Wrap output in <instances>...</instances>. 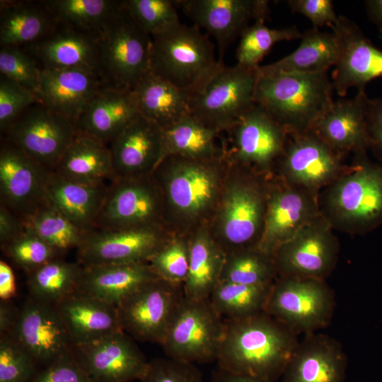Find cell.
Here are the masks:
<instances>
[{
    "label": "cell",
    "mask_w": 382,
    "mask_h": 382,
    "mask_svg": "<svg viewBox=\"0 0 382 382\" xmlns=\"http://www.w3.org/2000/svg\"><path fill=\"white\" fill-rule=\"evenodd\" d=\"M298 343L294 332L265 311L224 320L216 361L228 372L274 382L282 377Z\"/></svg>",
    "instance_id": "1"
},
{
    "label": "cell",
    "mask_w": 382,
    "mask_h": 382,
    "mask_svg": "<svg viewBox=\"0 0 382 382\" xmlns=\"http://www.w3.org/2000/svg\"><path fill=\"white\" fill-rule=\"evenodd\" d=\"M334 91L328 71L300 74L258 70L255 101L287 133L294 135L311 130L334 101Z\"/></svg>",
    "instance_id": "2"
},
{
    "label": "cell",
    "mask_w": 382,
    "mask_h": 382,
    "mask_svg": "<svg viewBox=\"0 0 382 382\" xmlns=\"http://www.w3.org/2000/svg\"><path fill=\"white\" fill-rule=\"evenodd\" d=\"M224 64L212 40L195 25L180 22L151 36L150 71L192 96Z\"/></svg>",
    "instance_id": "3"
},
{
    "label": "cell",
    "mask_w": 382,
    "mask_h": 382,
    "mask_svg": "<svg viewBox=\"0 0 382 382\" xmlns=\"http://www.w3.org/2000/svg\"><path fill=\"white\" fill-rule=\"evenodd\" d=\"M151 36L124 1L98 33V71L105 87L133 91L150 71Z\"/></svg>",
    "instance_id": "4"
},
{
    "label": "cell",
    "mask_w": 382,
    "mask_h": 382,
    "mask_svg": "<svg viewBox=\"0 0 382 382\" xmlns=\"http://www.w3.org/2000/svg\"><path fill=\"white\" fill-rule=\"evenodd\" d=\"M217 160L166 157L152 173L164 207L186 221H195L207 213L219 194Z\"/></svg>",
    "instance_id": "5"
},
{
    "label": "cell",
    "mask_w": 382,
    "mask_h": 382,
    "mask_svg": "<svg viewBox=\"0 0 382 382\" xmlns=\"http://www.w3.org/2000/svg\"><path fill=\"white\" fill-rule=\"evenodd\" d=\"M258 67L222 64L192 96L191 115L218 132L231 128L255 104Z\"/></svg>",
    "instance_id": "6"
},
{
    "label": "cell",
    "mask_w": 382,
    "mask_h": 382,
    "mask_svg": "<svg viewBox=\"0 0 382 382\" xmlns=\"http://www.w3.org/2000/svg\"><path fill=\"white\" fill-rule=\"evenodd\" d=\"M224 320L209 299L184 297L161 343L166 357L190 364L216 361Z\"/></svg>",
    "instance_id": "7"
},
{
    "label": "cell",
    "mask_w": 382,
    "mask_h": 382,
    "mask_svg": "<svg viewBox=\"0 0 382 382\" xmlns=\"http://www.w3.org/2000/svg\"><path fill=\"white\" fill-rule=\"evenodd\" d=\"M334 294L323 279L280 278L272 286L265 312L295 334L306 335L330 322Z\"/></svg>",
    "instance_id": "8"
},
{
    "label": "cell",
    "mask_w": 382,
    "mask_h": 382,
    "mask_svg": "<svg viewBox=\"0 0 382 382\" xmlns=\"http://www.w3.org/2000/svg\"><path fill=\"white\" fill-rule=\"evenodd\" d=\"M164 205L152 174L115 178L108 185L96 228L160 227Z\"/></svg>",
    "instance_id": "9"
},
{
    "label": "cell",
    "mask_w": 382,
    "mask_h": 382,
    "mask_svg": "<svg viewBox=\"0 0 382 382\" xmlns=\"http://www.w3.org/2000/svg\"><path fill=\"white\" fill-rule=\"evenodd\" d=\"M183 288L157 278L117 307L123 331L132 338L161 345L184 299Z\"/></svg>",
    "instance_id": "10"
},
{
    "label": "cell",
    "mask_w": 382,
    "mask_h": 382,
    "mask_svg": "<svg viewBox=\"0 0 382 382\" xmlns=\"http://www.w3.org/2000/svg\"><path fill=\"white\" fill-rule=\"evenodd\" d=\"M76 134L72 120L37 103L16 120L3 138L53 171Z\"/></svg>",
    "instance_id": "11"
},
{
    "label": "cell",
    "mask_w": 382,
    "mask_h": 382,
    "mask_svg": "<svg viewBox=\"0 0 382 382\" xmlns=\"http://www.w3.org/2000/svg\"><path fill=\"white\" fill-rule=\"evenodd\" d=\"M168 240L160 227L95 228L77 249L78 262L83 267L148 262Z\"/></svg>",
    "instance_id": "12"
},
{
    "label": "cell",
    "mask_w": 382,
    "mask_h": 382,
    "mask_svg": "<svg viewBox=\"0 0 382 382\" xmlns=\"http://www.w3.org/2000/svg\"><path fill=\"white\" fill-rule=\"evenodd\" d=\"M328 206L343 224L372 227L382 219V165L363 161L330 190Z\"/></svg>",
    "instance_id": "13"
},
{
    "label": "cell",
    "mask_w": 382,
    "mask_h": 382,
    "mask_svg": "<svg viewBox=\"0 0 382 382\" xmlns=\"http://www.w3.org/2000/svg\"><path fill=\"white\" fill-rule=\"evenodd\" d=\"M337 42V57L332 74L336 93L345 97L351 88L364 91L371 80L382 76V50L359 26L343 16L331 27Z\"/></svg>",
    "instance_id": "14"
},
{
    "label": "cell",
    "mask_w": 382,
    "mask_h": 382,
    "mask_svg": "<svg viewBox=\"0 0 382 382\" xmlns=\"http://www.w3.org/2000/svg\"><path fill=\"white\" fill-rule=\"evenodd\" d=\"M178 7L201 30L216 40L219 60L228 47L250 25L251 21L267 19L266 0H180Z\"/></svg>",
    "instance_id": "15"
},
{
    "label": "cell",
    "mask_w": 382,
    "mask_h": 382,
    "mask_svg": "<svg viewBox=\"0 0 382 382\" xmlns=\"http://www.w3.org/2000/svg\"><path fill=\"white\" fill-rule=\"evenodd\" d=\"M50 172L3 138L0 147L1 204L24 220L43 204Z\"/></svg>",
    "instance_id": "16"
},
{
    "label": "cell",
    "mask_w": 382,
    "mask_h": 382,
    "mask_svg": "<svg viewBox=\"0 0 382 382\" xmlns=\"http://www.w3.org/2000/svg\"><path fill=\"white\" fill-rule=\"evenodd\" d=\"M336 255L328 223L317 217L281 245L273 259L282 278L323 279L332 270Z\"/></svg>",
    "instance_id": "17"
},
{
    "label": "cell",
    "mask_w": 382,
    "mask_h": 382,
    "mask_svg": "<svg viewBox=\"0 0 382 382\" xmlns=\"http://www.w3.org/2000/svg\"><path fill=\"white\" fill-rule=\"evenodd\" d=\"M73 353L93 382L141 381L149 363L125 332L74 347Z\"/></svg>",
    "instance_id": "18"
},
{
    "label": "cell",
    "mask_w": 382,
    "mask_h": 382,
    "mask_svg": "<svg viewBox=\"0 0 382 382\" xmlns=\"http://www.w3.org/2000/svg\"><path fill=\"white\" fill-rule=\"evenodd\" d=\"M11 335L43 366L74 347L55 306L32 297L19 309Z\"/></svg>",
    "instance_id": "19"
},
{
    "label": "cell",
    "mask_w": 382,
    "mask_h": 382,
    "mask_svg": "<svg viewBox=\"0 0 382 382\" xmlns=\"http://www.w3.org/2000/svg\"><path fill=\"white\" fill-rule=\"evenodd\" d=\"M264 198L259 189L244 181L227 187L219 215V238L215 240L228 254L250 248L265 214Z\"/></svg>",
    "instance_id": "20"
},
{
    "label": "cell",
    "mask_w": 382,
    "mask_h": 382,
    "mask_svg": "<svg viewBox=\"0 0 382 382\" xmlns=\"http://www.w3.org/2000/svg\"><path fill=\"white\" fill-rule=\"evenodd\" d=\"M108 146L114 178L149 175L164 158L163 129L139 114Z\"/></svg>",
    "instance_id": "21"
},
{
    "label": "cell",
    "mask_w": 382,
    "mask_h": 382,
    "mask_svg": "<svg viewBox=\"0 0 382 382\" xmlns=\"http://www.w3.org/2000/svg\"><path fill=\"white\" fill-rule=\"evenodd\" d=\"M316 218V204L304 192L294 188L274 192L266 205L262 231L254 248L273 257Z\"/></svg>",
    "instance_id": "22"
},
{
    "label": "cell",
    "mask_w": 382,
    "mask_h": 382,
    "mask_svg": "<svg viewBox=\"0 0 382 382\" xmlns=\"http://www.w3.org/2000/svg\"><path fill=\"white\" fill-rule=\"evenodd\" d=\"M228 129L233 158L241 163L265 166L282 155L286 146V129L257 103Z\"/></svg>",
    "instance_id": "23"
},
{
    "label": "cell",
    "mask_w": 382,
    "mask_h": 382,
    "mask_svg": "<svg viewBox=\"0 0 382 382\" xmlns=\"http://www.w3.org/2000/svg\"><path fill=\"white\" fill-rule=\"evenodd\" d=\"M347 360L334 339L314 332L299 342L282 382H345Z\"/></svg>",
    "instance_id": "24"
},
{
    "label": "cell",
    "mask_w": 382,
    "mask_h": 382,
    "mask_svg": "<svg viewBox=\"0 0 382 382\" xmlns=\"http://www.w3.org/2000/svg\"><path fill=\"white\" fill-rule=\"evenodd\" d=\"M105 87L100 76L80 69H41L37 96L44 105L74 122Z\"/></svg>",
    "instance_id": "25"
},
{
    "label": "cell",
    "mask_w": 382,
    "mask_h": 382,
    "mask_svg": "<svg viewBox=\"0 0 382 382\" xmlns=\"http://www.w3.org/2000/svg\"><path fill=\"white\" fill-rule=\"evenodd\" d=\"M54 306L74 347L124 332L117 308L77 289Z\"/></svg>",
    "instance_id": "26"
},
{
    "label": "cell",
    "mask_w": 382,
    "mask_h": 382,
    "mask_svg": "<svg viewBox=\"0 0 382 382\" xmlns=\"http://www.w3.org/2000/svg\"><path fill=\"white\" fill-rule=\"evenodd\" d=\"M58 25L50 35L27 47L37 64L41 69H80L99 76L98 34Z\"/></svg>",
    "instance_id": "27"
},
{
    "label": "cell",
    "mask_w": 382,
    "mask_h": 382,
    "mask_svg": "<svg viewBox=\"0 0 382 382\" xmlns=\"http://www.w3.org/2000/svg\"><path fill=\"white\" fill-rule=\"evenodd\" d=\"M139 115L131 90L103 87L74 122L77 133L108 144Z\"/></svg>",
    "instance_id": "28"
},
{
    "label": "cell",
    "mask_w": 382,
    "mask_h": 382,
    "mask_svg": "<svg viewBox=\"0 0 382 382\" xmlns=\"http://www.w3.org/2000/svg\"><path fill=\"white\" fill-rule=\"evenodd\" d=\"M284 172L295 184L318 187L339 169L338 154L313 131L294 134L282 154Z\"/></svg>",
    "instance_id": "29"
},
{
    "label": "cell",
    "mask_w": 382,
    "mask_h": 382,
    "mask_svg": "<svg viewBox=\"0 0 382 382\" xmlns=\"http://www.w3.org/2000/svg\"><path fill=\"white\" fill-rule=\"evenodd\" d=\"M365 91L351 99L334 100L316 120L311 131L336 154L364 150L368 146Z\"/></svg>",
    "instance_id": "30"
},
{
    "label": "cell",
    "mask_w": 382,
    "mask_h": 382,
    "mask_svg": "<svg viewBox=\"0 0 382 382\" xmlns=\"http://www.w3.org/2000/svg\"><path fill=\"white\" fill-rule=\"evenodd\" d=\"M157 278L149 262L83 267L77 290L117 308Z\"/></svg>",
    "instance_id": "31"
},
{
    "label": "cell",
    "mask_w": 382,
    "mask_h": 382,
    "mask_svg": "<svg viewBox=\"0 0 382 382\" xmlns=\"http://www.w3.org/2000/svg\"><path fill=\"white\" fill-rule=\"evenodd\" d=\"M108 185H83L51 171L45 187L43 203L86 233L96 228Z\"/></svg>",
    "instance_id": "32"
},
{
    "label": "cell",
    "mask_w": 382,
    "mask_h": 382,
    "mask_svg": "<svg viewBox=\"0 0 382 382\" xmlns=\"http://www.w3.org/2000/svg\"><path fill=\"white\" fill-rule=\"evenodd\" d=\"M53 172L69 180L91 186L107 185L114 178L108 145L77 132Z\"/></svg>",
    "instance_id": "33"
},
{
    "label": "cell",
    "mask_w": 382,
    "mask_h": 382,
    "mask_svg": "<svg viewBox=\"0 0 382 382\" xmlns=\"http://www.w3.org/2000/svg\"><path fill=\"white\" fill-rule=\"evenodd\" d=\"M58 25L41 1H1L0 45L28 47Z\"/></svg>",
    "instance_id": "34"
},
{
    "label": "cell",
    "mask_w": 382,
    "mask_h": 382,
    "mask_svg": "<svg viewBox=\"0 0 382 382\" xmlns=\"http://www.w3.org/2000/svg\"><path fill=\"white\" fill-rule=\"evenodd\" d=\"M139 114L163 129L191 114L192 95L150 71L133 90Z\"/></svg>",
    "instance_id": "35"
},
{
    "label": "cell",
    "mask_w": 382,
    "mask_h": 382,
    "mask_svg": "<svg viewBox=\"0 0 382 382\" xmlns=\"http://www.w3.org/2000/svg\"><path fill=\"white\" fill-rule=\"evenodd\" d=\"M296 50L258 70L267 73L313 74L328 71L337 57V42L335 34L312 28L303 33Z\"/></svg>",
    "instance_id": "36"
},
{
    "label": "cell",
    "mask_w": 382,
    "mask_h": 382,
    "mask_svg": "<svg viewBox=\"0 0 382 382\" xmlns=\"http://www.w3.org/2000/svg\"><path fill=\"white\" fill-rule=\"evenodd\" d=\"M190 261L183 284L185 298L207 300L220 281L226 253L207 231L197 233L189 241Z\"/></svg>",
    "instance_id": "37"
},
{
    "label": "cell",
    "mask_w": 382,
    "mask_h": 382,
    "mask_svg": "<svg viewBox=\"0 0 382 382\" xmlns=\"http://www.w3.org/2000/svg\"><path fill=\"white\" fill-rule=\"evenodd\" d=\"M218 133L190 114L163 129V159L169 156L196 160L218 158Z\"/></svg>",
    "instance_id": "38"
},
{
    "label": "cell",
    "mask_w": 382,
    "mask_h": 382,
    "mask_svg": "<svg viewBox=\"0 0 382 382\" xmlns=\"http://www.w3.org/2000/svg\"><path fill=\"white\" fill-rule=\"evenodd\" d=\"M83 267L57 257L28 273V286L31 297L39 301L56 305L75 291Z\"/></svg>",
    "instance_id": "39"
},
{
    "label": "cell",
    "mask_w": 382,
    "mask_h": 382,
    "mask_svg": "<svg viewBox=\"0 0 382 382\" xmlns=\"http://www.w3.org/2000/svg\"><path fill=\"white\" fill-rule=\"evenodd\" d=\"M41 2L58 24L96 34L122 4V1L112 0H49Z\"/></svg>",
    "instance_id": "40"
},
{
    "label": "cell",
    "mask_w": 382,
    "mask_h": 382,
    "mask_svg": "<svg viewBox=\"0 0 382 382\" xmlns=\"http://www.w3.org/2000/svg\"><path fill=\"white\" fill-rule=\"evenodd\" d=\"M272 286L219 282L211 293L209 301L224 320L243 318L265 311Z\"/></svg>",
    "instance_id": "41"
},
{
    "label": "cell",
    "mask_w": 382,
    "mask_h": 382,
    "mask_svg": "<svg viewBox=\"0 0 382 382\" xmlns=\"http://www.w3.org/2000/svg\"><path fill=\"white\" fill-rule=\"evenodd\" d=\"M277 272L273 257L254 248H245L226 254L219 282L272 285Z\"/></svg>",
    "instance_id": "42"
},
{
    "label": "cell",
    "mask_w": 382,
    "mask_h": 382,
    "mask_svg": "<svg viewBox=\"0 0 382 382\" xmlns=\"http://www.w3.org/2000/svg\"><path fill=\"white\" fill-rule=\"evenodd\" d=\"M24 222L60 255L71 249L77 250L86 235L65 216L44 203Z\"/></svg>",
    "instance_id": "43"
},
{
    "label": "cell",
    "mask_w": 382,
    "mask_h": 382,
    "mask_svg": "<svg viewBox=\"0 0 382 382\" xmlns=\"http://www.w3.org/2000/svg\"><path fill=\"white\" fill-rule=\"evenodd\" d=\"M265 18L255 21L242 33L236 52V64L257 68L276 43L301 37L302 33L296 26L270 28L265 25Z\"/></svg>",
    "instance_id": "44"
},
{
    "label": "cell",
    "mask_w": 382,
    "mask_h": 382,
    "mask_svg": "<svg viewBox=\"0 0 382 382\" xmlns=\"http://www.w3.org/2000/svg\"><path fill=\"white\" fill-rule=\"evenodd\" d=\"M1 247L6 255L27 273L60 255L27 226L21 234Z\"/></svg>",
    "instance_id": "45"
},
{
    "label": "cell",
    "mask_w": 382,
    "mask_h": 382,
    "mask_svg": "<svg viewBox=\"0 0 382 382\" xmlns=\"http://www.w3.org/2000/svg\"><path fill=\"white\" fill-rule=\"evenodd\" d=\"M124 4L134 20L151 36L180 22L175 1L127 0Z\"/></svg>",
    "instance_id": "46"
},
{
    "label": "cell",
    "mask_w": 382,
    "mask_h": 382,
    "mask_svg": "<svg viewBox=\"0 0 382 382\" xmlns=\"http://www.w3.org/2000/svg\"><path fill=\"white\" fill-rule=\"evenodd\" d=\"M189 261V241L176 238L168 239L148 262L158 278L183 286L188 274Z\"/></svg>",
    "instance_id": "47"
},
{
    "label": "cell",
    "mask_w": 382,
    "mask_h": 382,
    "mask_svg": "<svg viewBox=\"0 0 382 382\" xmlns=\"http://www.w3.org/2000/svg\"><path fill=\"white\" fill-rule=\"evenodd\" d=\"M38 364L12 335L0 338V382H30Z\"/></svg>",
    "instance_id": "48"
},
{
    "label": "cell",
    "mask_w": 382,
    "mask_h": 382,
    "mask_svg": "<svg viewBox=\"0 0 382 382\" xmlns=\"http://www.w3.org/2000/svg\"><path fill=\"white\" fill-rule=\"evenodd\" d=\"M40 72L41 68L35 59L21 47H1V75L37 93L40 86Z\"/></svg>",
    "instance_id": "49"
},
{
    "label": "cell",
    "mask_w": 382,
    "mask_h": 382,
    "mask_svg": "<svg viewBox=\"0 0 382 382\" xmlns=\"http://www.w3.org/2000/svg\"><path fill=\"white\" fill-rule=\"evenodd\" d=\"M41 103L37 94L17 82L0 76V131L4 136L16 120L33 105Z\"/></svg>",
    "instance_id": "50"
},
{
    "label": "cell",
    "mask_w": 382,
    "mask_h": 382,
    "mask_svg": "<svg viewBox=\"0 0 382 382\" xmlns=\"http://www.w3.org/2000/svg\"><path fill=\"white\" fill-rule=\"evenodd\" d=\"M141 382H204L201 371L196 364L170 358L149 361Z\"/></svg>",
    "instance_id": "51"
},
{
    "label": "cell",
    "mask_w": 382,
    "mask_h": 382,
    "mask_svg": "<svg viewBox=\"0 0 382 382\" xmlns=\"http://www.w3.org/2000/svg\"><path fill=\"white\" fill-rule=\"evenodd\" d=\"M30 382H93L72 352L38 370Z\"/></svg>",
    "instance_id": "52"
},
{
    "label": "cell",
    "mask_w": 382,
    "mask_h": 382,
    "mask_svg": "<svg viewBox=\"0 0 382 382\" xmlns=\"http://www.w3.org/2000/svg\"><path fill=\"white\" fill-rule=\"evenodd\" d=\"M287 4L293 12L308 18L314 28L331 27L339 17L331 0H289Z\"/></svg>",
    "instance_id": "53"
},
{
    "label": "cell",
    "mask_w": 382,
    "mask_h": 382,
    "mask_svg": "<svg viewBox=\"0 0 382 382\" xmlns=\"http://www.w3.org/2000/svg\"><path fill=\"white\" fill-rule=\"evenodd\" d=\"M366 123L368 146L372 147L382 158V98L367 97L366 103Z\"/></svg>",
    "instance_id": "54"
},
{
    "label": "cell",
    "mask_w": 382,
    "mask_h": 382,
    "mask_svg": "<svg viewBox=\"0 0 382 382\" xmlns=\"http://www.w3.org/2000/svg\"><path fill=\"white\" fill-rule=\"evenodd\" d=\"M25 228V224L22 218L4 205L0 204L1 246L21 234Z\"/></svg>",
    "instance_id": "55"
},
{
    "label": "cell",
    "mask_w": 382,
    "mask_h": 382,
    "mask_svg": "<svg viewBox=\"0 0 382 382\" xmlns=\"http://www.w3.org/2000/svg\"><path fill=\"white\" fill-rule=\"evenodd\" d=\"M16 294V279L11 267L4 260L0 261L1 301H10Z\"/></svg>",
    "instance_id": "56"
},
{
    "label": "cell",
    "mask_w": 382,
    "mask_h": 382,
    "mask_svg": "<svg viewBox=\"0 0 382 382\" xmlns=\"http://www.w3.org/2000/svg\"><path fill=\"white\" fill-rule=\"evenodd\" d=\"M19 310L10 301L0 302V332L11 335L18 317Z\"/></svg>",
    "instance_id": "57"
},
{
    "label": "cell",
    "mask_w": 382,
    "mask_h": 382,
    "mask_svg": "<svg viewBox=\"0 0 382 382\" xmlns=\"http://www.w3.org/2000/svg\"><path fill=\"white\" fill-rule=\"evenodd\" d=\"M210 382H270L263 379L239 375L218 367L213 373Z\"/></svg>",
    "instance_id": "58"
},
{
    "label": "cell",
    "mask_w": 382,
    "mask_h": 382,
    "mask_svg": "<svg viewBox=\"0 0 382 382\" xmlns=\"http://www.w3.org/2000/svg\"><path fill=\"white\" fill-rule=\"evenodd\" d=\"M365 6L369 18L382 33V0L366 1Z\"/></svg>",
    "instance_id": "59"
}]
</instances>
